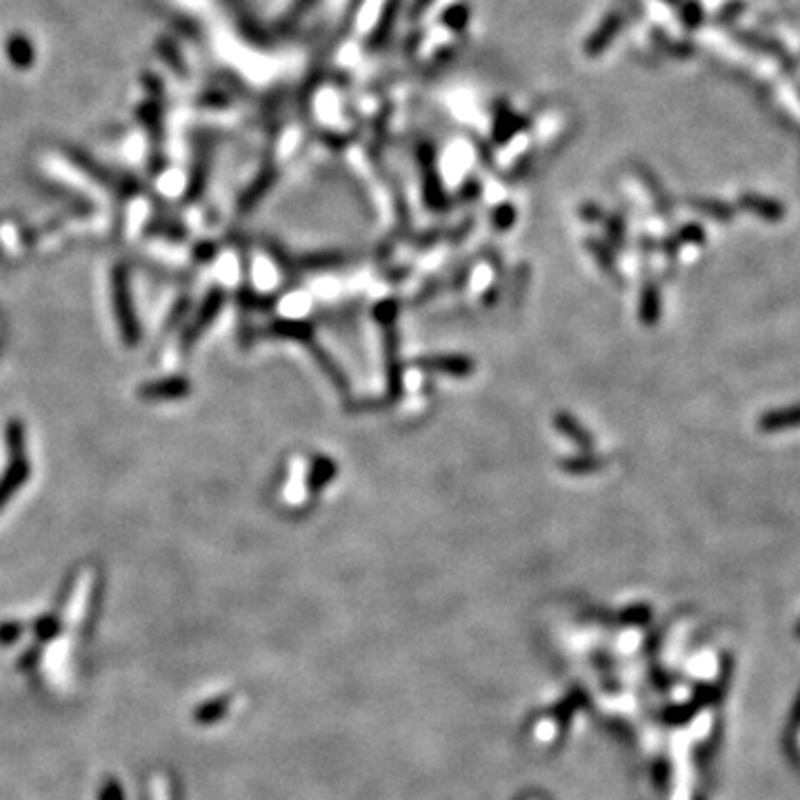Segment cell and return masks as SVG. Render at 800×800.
Here are the masks:
<instances>
[{"instance_id":"obj_1","label":"cell","mask_w":800,"mask_h":800,"mask_svg":"<svg viewBox=\"0 0 800 800\" xmlns=\"http://www.w3.org/2000/svg\"><path fill=\"white\" fill-rule=\"evenodd\" d=\"M7 470L0 478V509L12 500V496L25 485L27 476H30L25 432H22V425L16 423V420L7 425Z\"/></svg>"},{"instance_id":"obj_2","label":"cell","mask_w":800,"mask_h":800,"mask_svg":"<svg viewBox=\"0 0 800 800\" xmlns=\"http://www.w3.org/2000/svg\"><path fill=\"white\" fill-rule=\"evenodd\" d=\"M113 301H116V316L118 325H121L122 336L127 338V343H136V319L134 310L130 305V290H127V278L121 272H116L113 276Z\"/></svg>"},{"instance_id":"obj_3","label":"cell","mask_w":800,"mask_h":800,"mask_svg":"<svg viewBox=\"0 0 800 800\" xmlns=\"http://www.w3.org/2000/svg\"><path fill=\"white\" fill-rule=\"evenodd\" d=\"M798 427H800V405L769 411V414L760 416L759 418V429L765 434L787 432V429H798Z\"/></svg>"},{"instance_id":"obj_4","label":"cell","mask_w":800,"mask_h":800,"mask_svg":"<svg viewBox=\"0 0 800 800\" xmlns=\"http://www.w3.org/2000/svg\"><path fill=\"white\" fill-rule=\"evenodd\" d=\"M741 205L745 210H750L751 214H756L759 219L776 222V220H783L785 216V207L780 202L771 201V198L759 196V193H742L741 196Z\"/></svg>"},{"instance_id":"obj_5","label":"cell","mask_w":800,"mask_h":800,"mask_svg":"<svg viewBox=\"0 0 800 800\" xmlns=\"http://www.w3.org/2000/svg\"><path fill=\"white\" fill-rule=\"evenodd\" d=\"M691 205H694L696 210L703 211L705 216H712V219H716V220H732L733 219L732 207L725 205V202H721V201H691Z\"/></svg>"},{"instance_id":"obj_6","label":"cell","mask_w":800,"mask_h":800,"mask_svg":"<svg viewBox=\"0 0 800 800\" xmlns=\"http://www.w3.org/2000/svg\"><path fill=\"white\" fill-rule=\"evenodd\" d=\"M34 632H36V636L40 638L42 643L51 641V638H54L56 634L60 632V618H58V616H54V614H49V616H42V618L36 623Z\"/></svg>"},{"instance_id":"obj_7","label":"cell","mask_w":800,"mask_h":800,"mask_svg":"<svg viewBox=\"0 0 800 800\" xmlns=\"http://www.w3.org/2000/svg\"><path fill=\"white\" fill-rule=\"evenodd\" d=\"M98 800H125V792H122L121 783H118L113 776L103 780V787L98 792Z\"/></svg>"},{"instance_id":"obj_8","label":"cell","mask_w":800,"mask_h":800,"mask_svg":"<svg viewBox=\"0 0 800 800\" xmlns=\"http://www.w3.org/2000/svg\"><path fill=\"white\" fill-rule=\"evenodd\" d=\"M21 634H22L21 623H13V620L3 623L0 625V645H13V643L21 638Z\"/></svg>"},{"instance_id":"obj_9","label":"cell","mask_w":800,"mask_h":800,"mask_svg":"<svg viewBox=\"0 0 800 800\" xmlns=\"http://www.w3.org/2000/svg\"><path fill=\"white\" fill-rule=\"evenodd\" d=\"M680 238L688 240V243H703V240H705L703 227H700V225H688L683 231H680Z\"/></svg>"},{"instance_id":"obj_10","label":"cell","mask_w":800,"mask_h":800,"mask_svg":"<svg viewBox=\"0 0 800 800\" xmlns=\"http://www.w3.org/2000/svg\"><path fill=\"white\" fill-rule=\"evenodd\" d=\"M700 18H703V9H700V4L698 3H689L688 12H685V21H688V25L696 27L700 22Z\"/></svg>"},{"instance_id":"obj_11","label":"cell","mask_w":800,"mask_h":800,"mask_svg":"<svg viewBox=\"0 0 800 800\" xmlns=\"http://www.w3.org/2000/svg\"><path fill=\"white\" fill-rule=\"evenodd\" d=\"M38 656H40V650H36V647H31V650H27L25 654H22V661H21V670H25V671H30L31 667H36V662H38Z\"/></svg>"}]
</instances>
